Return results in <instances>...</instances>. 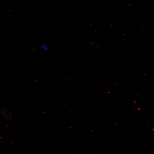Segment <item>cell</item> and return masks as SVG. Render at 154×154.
Returning <instances> with one entry per match:
<instances>
[{"mask_svg":"<svg viewBox=\"0 0 154 154\" xmlns=\"http://www.w3.org/2000/svg\"><path fill=\"white\" fill-rule=\"evenodd\" d=\"M1 114L3 117L7 120L10 121L12 118V116L9 111L7 108H4L1 111Z\"/></svg>","mask_w":154,"mask_h":154,"instance_id":"obj_1","label":"cell"},{"mask_svg":"<svg viewBox=\"0 0 154 154\" xmlns=\"http://www.w3.org/2000/svg\"><path fill=\"white\" fill-rule=\"evenodd\" d=\"M94 44V41H92L90 43V44L92 45H93Z\"/></svg>","mask_w":154,"mask_h":154,"instance_id":"obj_3","label":"cell"},{"mask_svg":"<svg viewBox=\"0 0 154 154\" xmlns=\"http://www.w3.org/2000/svg\"><path fill=\"white\" fill-rule=\"evenodd\" d=\"M41 48L44 50L45 51H48V47L45 44H43L41 45Z\"/></svg>","mask_w":154,"mask_h":154,"instance_id":"obj_2","label":"cell"}]
</instances>
